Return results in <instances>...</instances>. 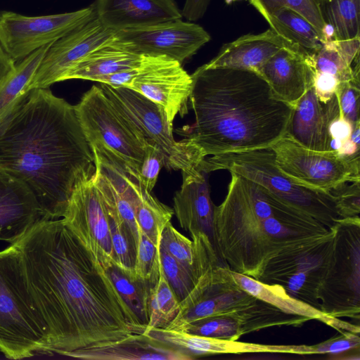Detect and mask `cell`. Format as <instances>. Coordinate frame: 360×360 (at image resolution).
I'll list each match as a JSON object with an SVG mask.
<instances>
[{
	"instance_id": "6da1fadb",
	"label": "cell",
	"mask_w": 360,
	"mask_h": 360,
	"mask_svg": "<svg viewBox=\"0 0 360 360\" xmlns=\"http://www.w3.org/2000/svg\"><path fill=\"white\" fill-rule=\"evenodd\" d=\"M53 352L63 355L143 333L110 278L63 219H41L13 243Z\"/></svg>"
},
{
	"instance_id": "7a4b0ae2",
	"label": "cell",
	"mask_w": 360,
	"mask_h": 360,
	"mask_svg": "<svg viewBox=\"0 0 360 360\" xmlns=\"http://www.w3.org/2000/svg\"><path fill=\"white\" fill-rule=\"evenodd\" d=\"M94 167L75 105L49 87L25 93L0 121V171L30 189L41 219L63 217L77 178Z\"/></svg>"
},
{
	"instance_id": "3957f363",
	"label": "cell",
	"mask_w": 360,
	"mask_h": 360,
	"mask_svg": "<svg viewBox=\"0 0 360 360\" xmlns=\"http://www.w3.org/2000/svg\"><path fill=\"white\" fill-rule=\"evenodd\" d=\"M191 76L188 139L205 156L269 148L285 135L293 107L257 72L202 65Z\"/></svg>"
},
{
	"instance_id": "277c9868",
	"label": "cell",
	"mask_w": 360,
	"mask_h": 360,
	"mask_svg": "<svg viewBox=\"0 0 360 360\" xmlns=\"http://www.w3.org/2000/svg\"><path fill=\"white\" fill-rule=\"evenodd\" d=\"M231 174L227 195L214 214L217 250L231 270L258 280L272 262L333 236V227L263 187L264 195L250 199L243 179Z\"/></svg>"
},
{
	"instance_id": "5b68a950",
	"label": "cell",
	"mask_w": 360,
	"mask_h": 360,
	"mask_svg": "<svg viewBox=\"0 0 360 360\" xmlns=\"http://www.w3.org/2000/svg\"><path fill=\"white\" fill-rule=\"evenodd\" d=\"M0 351L20 359L53 352L49 331L27 285L20 252L0 251Z\"/></svg>"
},
{
	"instance_id": "8992f818",
	"label": "cell",
	"mask_w": 360,
	"mask_h": 360,
	"mask_svg": "<svg viewBox=\"0 0 360 360\" xmlns=\"http://www.w3.org/2000/svg\"><path fill=\"white\" fill-rule=\"evenodd\" d=\"M200 169L205 173L226 169L255 182L330 229L340 219L333 197L298 185L282 173L271 147L212 155L202 160Z\"/></svg>"
},
{
	"instance_id": "52a82bcc",
	"label": "cell",
	"mask_w": 360,
	"mask_h": 360,
	"mask_svg": "<svg viewBox=\"0 0 360 360\" xmlns=\"http://www.w3.org/2000/svg\"><path fill=\"white\" fill-rule=\"evenodd\" d=\"M331 252L317 290L326 315L359 320L360 219H339L333 226Z\"/></svg>"
},
{
	"instance_id": "ba28073f",
	"label": "cell",
	"mask_w": 360,
	"mask_h": 360,
	"mask_svg": "<svg viewBox=\"0 0 360 360\" xmlns=\"http://www.w3.org/2000/svg\"><path fill=\"white\" fill-rule=\"evenodd\" d=\"M100 86L115 108L143 135L146 141L156 146L164 156V167L181 170L182 174L195 175L205 155L188 138L176 141L173 124L165 110L139 93L124 87Z\"/></svg>"
},
{
	"instance_id": "9c48e42d",
	"label": "cell",
	"mask_w": 360,
	"mask_h": 360,
	"mask_svg": "<svg viewBox=\"0 0 360 360\" xmlns=\"http://www.w3.org/2000/svg\"><path fill=\"white\" fill-rule=\"evenodd\" d=\"M75 110L91 148L103 146L139 172L148 142L100 86L93 85L84 93Z\"/></svg>"
},
{
	"instance_id": "30bf717a",
	"label": "cell",
	"mask_w": 360,
	"mask_h": 360,
	"mask_svg": "<svg viewBox=\"0 0 360 360\" xmlns=\"http://www.w3.org/2000/svg\"><path fill=\"white\" fill-rule=\"evenodd\" d=\"M257 300L234 281L229 266L217 258L207 259L197 265L195 285L179 302L176 316L165 328L181 330L191 322L232 314Z\"/></svg>"
},
{
	"instance_id": "8fae6325",
	"label": "cell",
	"mask_w": 360,
	"mask_h": 360,
	"mask_svg": "<svg viewBox=\"0 0 360 360\" xmlns=\"http://www.w3.org/2000/svg\"><path fill=\"white\" fill-rule=\"evenodd\" d=\"M271 148L277 167L298 185L329 193L341 184L360 181L359 153L342 155L337 150H314L285 134Z\"/></svg>"
},
{
	"instance_id": "7c38bea8",
	"label": "cell",
	"mask_w": 360,
	"mask_h": 360,
	"mask_svg": "<svg viewBox=\"0 0 360 360\" xmlns=\"http://www.w3.org/2000/svg\"><path fill=\"white\" fill-rule=\"evenodd\" d=\"M94 176L95 167L79 176L62 219L105 270L112 263L110 221Z\"/></svg>"
},
{
	"instance_id": "4fadbf2b",
	"label": "cell",
	"mask_w": 360,
	"mask_h": 360,
	"mask_svg": "<svg viewBox=\"0 0 360 360\" xmlns=\"http://www.w3.org/2000/svg\"><path fill=\"white\" fill-rule=\"evenodd\" d=\"M96 16L94 4L59 14L27 16L0 12V43L16 63Z\"/></svg>"
},
{
	"instance_id": "5bb4252c",
	"label": "cell",
	"mask_w": 360,
	"mask_h": 360,
	"mask_svg": "<svg viewBox=\"0 0 360 360\" xmlns=\"http://www.w3.org/2000/svg\"><path fill=\"white\" fill-rule=\"evenodd\" d=\"M193 78L178 60L160 54H141L136 73L127 88L161 106L173 124L188 112Z\"/></svg>"
},
{
	"instance_id": "9a60e30c",
	"label": "cell",
	"mask_w": 360,
	"mask_h": 360,
	"mask_svg": "<svg viewBox=\"0 0 360 360\" xmlns=\"http://www.w3.org/2000/svg\"><path fill=\"white\" fill-rule=\"evenodd\" d=\"M211 39L198 24L181 18L152 25L117 31L115 44L139 54H160L181 64Z\"/></svg>"
},
{
	"instance_id": "2e32d148",
	"label": "cell",
	"mask_w": 360,
	"mask_h": 360,
	"mask_svg": "<svg viewBox=\"0 0 360 360\" xmlns=\"http://www.w3.org/2000/svg\"><path fill=\"white\" fill-rule=\"evenodd\" d=\"M333 236L283 257L264 270L259 281L280 285L290 297L319 309L317 290L331 252Z\"/></svg>"
},
{
	"instance_id": "e0dca14e",
	"label": "cell",
	"mask_w": 360,
	"mask_h": 360,
	"mask_svg": "<svg viewBox=\"0 0 360 360\" xmlns=\"http://www.w3.org/2000/svg\"><path fill=\"white\" fill-rule=\"evenodd\" d=\"M115 32L96 16L54 41L44 56L28 87L48 88L95 49L110 41Z\"/></svg>"
},
{
	"instance_id": "ac0fdd59",
	"label": "cell",
	"mask_w": 360,
	"mask_h": 360,
	"mask_svg": "<svg viewBox=\"0 0 360 360\" xmlns=\"http://www.w3.org/2000/svg\"><path fill=\"white\" fill-rule=\"evenodd\" d=\"M340 115L336 94L323 103L311 86L294 107L285 134L308 149L318 151L334 150L328 127Z\"/></svg>"
},
{
	"instance_id": "d6986e66",
	"label": "cell",
	"mask_w": 360,
	"mask_h": 360,
	"mask_svg": "<svg viewBox=\"0 0 360 360\" xmlns=\"http://www.w3.org/2000/svg\"><path fill=\"white\" fill-rule=\"evenodd\" d=\"M97 18L115 32L182 18L174 0H96Z\"/></svg>"
},
{
	"instance_id": "ffe728a7",
	"label": "cell",
	"mask_w": 360,
	"mask_h": 360,
	"mask_svg": "<svg viewBox=\"0 0 360 360\" xmlns=\"http://www.w3.org/2000/svg\"><path fill=\"white\" fill-rule=\"evenodd\" d=\"M307 52L297 47H285L274 54L259 70L274 94L291 106L313 86V73Z\"/></svg>"
},
{
	"instance_id": "44dd1931",
	"label": "cell",
	"mask_w": 360,
	"mask_h": 360,
	"mask_svg": "<svg viewBox=\"0 0 360 360\" xmlns=\"http://www.w3.org/2000/svg\"><path fill=\"white\" fill-rule=\"evenodd\" d=\"M206 174L201 171L195 175L182 174V185L173 198V210L182 229L191 234L206 235L220 256L214 229L215 205L210 198Z\"/></svg>"
},
{
	"instance_id": "7402d4cb",
	"label": "cell",
	"mask_w": 360,
	"mask_h": 360,
	"mask_svg": "<svg viewBox=\"0 0 360 360\" xmlns=\"http://www.w3.org/2000/svg\"><path fill=\"white\" fill-rule=\"evenodd\" d=\"M40 220L38 203L30 189L0 171V240L15 243Z\"/></svg>"
},
{
	"instance_id": "603a6c76",
	"label": "cell",
	"mask_w": 360,
	"mask_h": 360,
	"mask_svg": "<svg viewBox=\"0 0 360 360\" xmlns=\"http://www.w3.org/2000/svg\"><path fill=\"white\" fill-rule=\"evenodd\" d=\"M290 46L296 47L269 28L259 34L243 35L224 44L217 56L203 65L246 69L258 73L274 54Z\"/></svg>"
},
{
	"instance_id": "cb8c5ba5",
	"label": "cell",
	"mask_w": 360,
	"mask_h": 360,
	"mask_svg": "<svg viewBox=\"0 0 360 360\" xmlns=\"http://www.w3.org/2000/svg\"><path fill=\"white\" fill-rule=\"evenodd\" d=\"M63 355L86 360H189L185 355L143 333L99 347L65 352Z\"/></svg>"
},
{
	"instance_id": "d4e9b609",
	"label": "cell",
	"mask_w": 360,
	"mask_h": 360,
	"mask_svg": "<svg viewBox=\"0 0 360 360\" xmlns=\"http://www.w3.org/2000/svg\"><path fill=\"white\" fill-rule=\"evenodd\" d=\"M230 272L234 281L246 292L285 313L316 319L340 331L359 333V326L326 315L316 307L290 297L280 285L264 283L231 269Z\"/></svg>"
},
{
	"instance_id": "484cf974",
	"label": "cell",
	"mask_w": 360,
	"mask_h": 360,
	"mask_svg": "<svg viewBox=\"0 0 360 360\" xmlns=\"http://www.w3.org/2000/svg\"><path fill=\"white\" fill-rule=\"evenodd\" d=\"M113 37V36H112ZM141 54L115 44L112 39L86 56L61 79H80L97 82L101 77L122 70L136 68Z\"/></svg>"
},
{
	"instance_id": "4316f807",
	"label": "cell",
	"mask_w": 360,
	"mask_h": 360,
	"mask_svg": "<svg viewBox=\"0 0 360 360\" xmlns=\"http://www.w3.org/2000/svg\"><path fill=\"white\" fill-rule=\"evenodd\" d=\"M266 21L285 40L308 53L318 50L326 41L307 19L287 6L274 12Z\"/></svg>"
},
{
	"instance_id": "83f0119b",
	"label": "cell",
	"mask_w": 360,
	"mask_h": 360,
	"mask_svg": "<svg viewBox=\"0 0 360 360\" xmlns=\"http://www.w3.org/2000/svg\"><path fill=\"white\" fill-rule=\"evenodd\" d=\"M51 44L16 63L14 71L0 86V121L27 91V87Z\"/></svg>"
},
{
	"instance_id": "f1b7e54d",
	"label": "cell",
	"mask_w": 360,
	"mask_h": 360,
	"mask_svg": "<svg viewBox=\"0 0 360 360\" xmlns=\"http://www.w3.org/2000/svg\"><path fill=\"white\" fill-rule=\"evenodd\" d=\"M228 315L240 322L243 335L271 326H300L310 320L306 316L285 313L259 299L245 309Z\"/></svg>"
},
{
	"instance_id": "f546056e",
	"label": "cell",
	"mask_w": 360,
	"mask_h": 360,
	"mask_svg": "<svg viewBox=\"0 0 360 360\" xmlns=\"http://www.w3.org/2000/svg\"><path fill=\"white\" fill-rule=\"evenodd\" d=\"M322 13L332 29V39L360 37V0H323Z\"/></svg>"
},
{
	"instance_id": "4dcf8cb0",
	"label": "cell",
	"mask_w": 360,
	"mask_h": 360,
	"mask_svg": "<svg viewBox=\"0 0 360 360\" xmlns=\"http://www.w3.org/2000/svg\"><path fill=\"white\" fill-rule=\"evenodd\" d=\"M124 302L146 327L148 323V300L154 285L136 277L123 273L112 263L105 269Z\"/></svg>"
},
{
	"instance_id": "1f68e13d",
	"label": "cell",
	"mask_w": 360,
	"mask_h": 360,
	"mask_svg": "<svg viewBox=\"0 0 360 360\" xmlns=\"http://www.w3.org/2000/svg\"><path fill=\"white\" fill-rule=\"evenodd\" d=\"M174 214L173 209L158 200L147 189L143 191L135 207L139 229L157 245H160L161 233Z\"/></svg>"
},
{
	"instance_id": "d6a6232c",
	"label": "cell",
	"mask_w": 360,
	"mask_h": 360,
	"mask_svg": "<svg viewBox=\"0 0 360 360\" xmlns=\"http://www.w3.org/2000/svg\"><path fill=\"white\" fill-rule=\"evenodd\" d=\"M179 301L166 280L160 265L159 277L151 288L146 329L165 328L176 316Z\"/></svg>"
},
{
	"instance_id": "836d02e7",
	"label": "cell",
	"mask_w": 360,
	"mask_h": 360,
	"mask_svg": "<svg viewBox=\"0 0 360 360\" xmlns=\"http://www.w3.org/2000/svg\"><path fill=\"white\" fill-rule=\"evenodd\" d=\"M112 263L125 274L136 277L134 264L136 243L129 228L119 219L109 215Z\"/></svg>"
},
{
	"instance_id": "e575fe53",
	"label": "cell",
	"mask_w": 360,
	"mask_h": 360,
	"mask_svg": "<svg viewBox=\"0 0 360 360\" xmlns=\"http://www.w3.org/2000/svg\"><path fill=\"white\" fill-rule=\"evenodd\" d=\"M181 330L205 337L237 340L243 335L240 322L230 315L210 316L191 322Z\"/></svg>"
},
{
	"instance_id": "d590c367",
	"label": "cell",
	"mask_w": 360,
	"mask_h": 360,
	"mask_svg": "<svg viewBox=\"0 0 360 360\" xmlns=\"http://www.w3.org/2000/svg\"><path fill=\"white\" fill-rule=\"evenodd\" d=\"M160 265L179 302L191 292L195 283V271L169 255L159 246Z\"/></svg>"
},
{
	"instance_id": "8d00e7d4",
	"label": "cell",
	"mask_w": 360,
	"mask_h": 360,
	"mask_svg": "<svg viewBox=\"0 0 360 360\" xmlns=\"http://www.w3.org/2000/svg\"><path fill=\"white\" fill-rule=\"evenodd\" d=\"M159 246L153 243L139 229L134 274L136 278L152 285L155 284L159 277Z\"/></svg>"
},
{
	"instance_id": "74e56055",
	"label": "cell",
	"mask_w": 360,
	"mask_h": 360,
	"mask_svg": "<svg viewBox=\"0 0 360 360\" xmlns=\"http://www.w3.org/2000/svg\"><path fill=\"white\" fill-rule=\"evenodd\" d=\"M160 246L184 266L194 270L193 241L179 232L171 221L165 226L161 233Z\"/></svg>"
},
{
	"instance_id": "f35d334b",
	"label": "cell",
	"mask_w": 360,
	"mask_h": 360,
	"mask_svg": "<svg viewBox=\"0 0 360 360\" xmlns=\"http://www.w3.org/2000/svg\"><path fill=\"white\" fill-rule=\"evenodd\" d=\"M340 184L331 189L329 193L333 197L340 219L359 217L360 181Z\"/></svg>"
},
{
	"instance_id": "ab89813d",
	"label": "cell",
	"mask_w": 360,
	"mask_h": 360,
	"mask_svg": "<svg viewBox=\"0 0 360 360\" xmlns=\"http://www.w3.org/2000/svg\"><path fill=\"white\" fill-rule=\"evenodd\" d=\"M340 115L353 126L359 122V83L351 81L341 82L335 92Z\"/></svg>"
},
{
	"instance_id": "60d3db41",
	"label": "cell",
	"mask_w": 360,
	"mask_h": 360,
	"mask_svg": "<svg viewBox=\"0 0 360 360\" xmlns=\"http://www.w3.org/2000/svg\"><path fill=\"white\" fill-rule=\"evenodd\" d=\"M164 164V156L160 149L156 146L147 143L144 148L139 176L148 191L151 192L154 188Z\"/></svg>"
},
{
	"instance_id": "b9f144b4",
	"label": "cell",
	"mask_w": 360,
	"mask_h": 360,
	"mask_svg": "<svg viewBox=\"0 0 360 360\" xmlns=\"http://www.w3.org/2000/svg\"><path fill=\"white\" fill-rule=\"evenodd\" d=\"M311 347L313 354H327L335 356L347 351L360 348V338L357 333L343 332L340 337Z\"/></svg>"
},
{
	"instance_id": "7bdbcfd3",
	"label": "cell",
	"mask_w": 360,
	"mask_h": 360,
	"mask_svg": "<svg viewBox=\"0 0 360 360\" xmlns=\"http://www.w3.org/2000/svg\"><path fill=\"white\" fill-rule=\"evenodd\" d=\"M312 73L313 87L316 95L321 103H326L335 94L340 82L333 76L326 73L314 70Z\"/></svg>"
},
{
	"instance_id": "ee69618b",
	"label": "cell",
	"mask_w": 360,
	"mask_h": 360,
	"mask_svg": "<svg viewBox=\"0 0 360 360\" xmlns=\"http://www.w3.org/2000/svg\"><path fill=\"white\" fill-rule=\"evenodd\" d=\"M352 130V124L340 115L330 123L328 131L333 141L338 143L336 150L350 139Z\"/></svg>"
},
{
	"instance_id": "f6af8a7d",
	"label": "cell",
	"mask_w": 360,
	"mask_h": 360,
	"mask_svg": "<svg viewBox=\"0 0 360 360\" xmlns=\"http://www.w3.org/2000/svg\"><path fill=\"white\" fill-rule=\"evenodd\" d=\"M210 0H186L181 11L182 17L188 21L194 22L203 17Z\"/></svg>"
},
{
	"instance_id": "bcb514c9",
	"label": "cell",
	"mask_w": 360,
	"mask_h": 360,
	"mask_svg": "<svg viewBox=\"0 0 360 360\" xmlns=\"http://www.w3.org/2000/svg\"><path fill=\"white\" fill-rule=\"evenodd\" d=\"M137 68L134 69L122 70L102 77L97 82L112 87H127L134 77Z\"/></svg>"
},
{
	"instance_id": "7dc6e473",
	"label": "cell",
	"mask_w": 360,
	"mask_h": 360,
	"mask_svg": "<svg viewBox=\"0 0 360 360\" xmlns=\"http://www.w3.org/2000/svg\"><path fill=\"white\" fill-rule=\"evenodd\" d=\"M266 20L274 12L287 6L285 0H248Z\"/></svg>"
},
{
	"instance_id": "c3c4849f",
	"label": "cell",
	"mask_w": 360,
	"mask_h": 360,
	"mask_svg": "<svg viewBox=\"0 0 360 360\" xmlns=\"http://www.w3.org/2000/svg\"><path fill=\"white\" fill-rule=\"evenodd\" d=\"M15 63L7 54L0 43V86L14 71Z\"/></svg>"
},
{
	"instance_id": "681fc988",
	"label": "cell",
	"mask_w": 360,
	"mask_h": 360,
	"mask_svg": "<svg viewBox=\"0 0 360 360\" xmlns=\"http://www.w3.org/2000/svg\"><path fill=\"white\" fill-rule=\"evenodd\" d=\"M236 1H238V0H224L225 3L227 5L231 4L232 3H233Z\"/></svg>"
}]
</instances>
